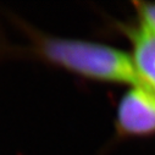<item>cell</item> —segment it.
<instances>
[{"label":"cell","instance_id":"3957f363","mask_svg":"<svg viewBox=\"0 0 155 155\" xmlns=\"http://www.w3.org/2000/svg\"><path fill=\"white\" fill-rule=\"evenodd\" d=\"M131 42V59L139 84L155 94V28L138 21L125 28Z\"/></svg>","mask_w":155,"mask_h":155},{"label":"cell","instance_id":"277c9868","mask_svg":"<svg viewBox=\"0 0 155 155\" xmlns=\"http://www.w3.org/2000/svg\"><path fill=\"white\" fill-rule=\"evenodd\" d=\"M134 5L138 12L139 20L155 28V3L138 2V3H134Z\"/></svg>","mask_w":155,"mask_h":155},{"label":"cell","instance_id":"6da1fadb","mask_svg":"<svg viewBox=\"0 0 155 155\" xmlns=\"http://www.w3.org/2000/svg\"><path fill=\"white\" fill-rule=\"evenodd\" d=\"M34 50L51 65L92 81L139 84L131 55L111 45L76 38L34 34Z\"/></svg>","mask_w":155,"mask_h":155},{"label":"cell","instance_id":"7a4b0ae2","mask_svg":"<svg viewBox=\"0 0 155 155\" xmlns=\"http://www.w3.org/2000/svg\"><path fill=\"white\" fill-rule=\"evenodd\" d=\"M115 122L125 137L155 134V94L140 84L130 87L117 104Z\"/></svg>","mask_w":155,"mask_h":155}]
</instances>
